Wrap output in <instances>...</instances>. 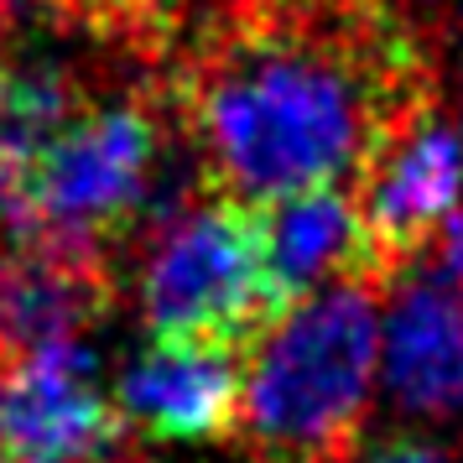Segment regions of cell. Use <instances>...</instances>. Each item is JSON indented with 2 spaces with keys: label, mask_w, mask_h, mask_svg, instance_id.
<instances>
[{
  "label": "cell",
  "mask_w": 463,
  "mask_h": 463,
  "mask_svg": "<svg viewBox=\"0 0 463 463\" xmlns=\"http://www.w3.org/2000/svg\"><path fill=\"white\" fill-rule=\"evenodd\" d=\"M198 136L213 177L250 203L334 188L370 162L375 84L338 47L271 37L234 47L198 94Z\"/></svg>",
  "instance_id": "obj_1"
},
{
  "label": "cell",
  "mask_w": 463,
  "mask_h": 463,
  "mask_svg": "<svg viewBox=\"0 0 463 463\" xmlns=\"http://www.w3.org/2000/svg\"><path fill=\"white\" fill-rule=\"evenodd\" d=\"M380 380V307L338 281L271 317L245 359L240 417L266 463H328L354 438Z\"/></svg>",
  "instance_id": "obj_2"
},
{
  "label": "cell",
  "mask_w": 463,
  "mask_h": 463,
  "mask_svg": "<svg viewBox=\"0 0 463 463\" xmlns=\"http://www.w3.org/2000/svg\"><path fill=\"white\" fill-rule=\"evenodd\" d=\"M156 188V126L130 105L79 109L32 167L0 230L89 266L105 240L136 224Z\"/></svg>",
  "instance_id": "obj_3"
},
{
  "label": "cell",
  "mask_w": 463,
  "mask_h": 463,
  "mask_svg": "<svg viewBox=\"0 0 463 463\" xmlns=\"http://www.w3.org/2000/svg\"><path fill=\"white\" fill-rule=\"evenodd\" d=\"M141 313L167 338L240 344L276 317L271 287L260 271L255 209L240 198H203L156 219L141 271Z\"/></svg>",
  "instance_id": "obj_4"
},
{
  "label": "cell",
  "mask_w": 463,
  "mask_h": 463,
  "mask_svg": "<svg viewBox=\"0 0 463 463\" xmlns=\"http://www.w3.org/2000/svg\"><path fill=\"white\" fill-rule=\"evenodd\" d=\"M0 417L5 463H105L120 432V411L84 338L26 349L0 385Z\"/></svg>",
  "instance_id": "obj_5"
},
{
  "label": "cell",
  "mask_w": 463,
  "mask_h": 463,
  "mask_svg": "<svg viewBox=\"0 0 463 463\" xmlns=\"http://www.w3.org/2000/svg\"><path fill=\"white\" fill-rule=\"evenodd\" d=\"M354 203L380 266L411 260L463 213V130L442 115H411L385 130L364 162Z\"/></svg>",
  "instance_id": "obj_6"
},
{
  "label": "cell",
  "mask_w": 463,
  "mask_h": 463,
  "mask_svg": "<svg viewBox=\"0 0 463 463\" xmlns=\"http://www.w3.org/2000/svg\"><path fill=\"white\" fill-rule=\"evenodd\" d=\"M240 385H245V364L234 344L156 334L120 370L115 411L162 442H203L234 421Z\"/></svg>",
  "instance_id": "obj_7"
},
{
  "label": "cell",
  "mask_w": 463,
  "mask_h": 463,
  "mask_svg": "<svg viewBox=\"0 0 463 463\" xmlns=\"http://www.w3.org/2000/svg\"><path fill=\"white\" fill-rule=\"evenodd\" d=\"M255 240H260V271H266L276 313L323 287L364 281L380 266L370 230L359 219V203L338 188H313L260 203Z\"/></svg>",
  "instance_id": "obj_8"
},
{
  "label": "cell",
  "mask_w": 463,
  "mask_h": 463,
  "mask_svg": "<svg viewBox=\"0 0 463 463\" xmlns=\"http://www.w3.org/2000/svg\"><path fill=\"white\" fill-rule=\"evenodd\" d=\"M380 380L401 411H463V307L438 271H411L380 313Z\"/></svg>",
  "instance_id": "obj_9"
},
{
  "label": "cell",
  "mask_w": 463,
  "mask_h": 463,
  "mask_svg": "<svg viewBox=\"0 0 463 463\" xmlns=\"http://www.w3.org/2000/svg\"><path fill=\"white\" fill-rule=\"evenodd\" d=\"M99 313V281L89 266L63 260L37 245H11L0 255V349H43L58 338H79Z\"/></svg>",
  "instance_id": "obj_10"
},
{
  "label": "cell",
  "mask_w": 463,
  "mask_h": 463,
  "mask_svg": "<svg viewBox=\"0 0 463 463\" xmlns=\"http://www.w3.org/2000/svg\"><path fill=\"white\" fill-rule=\"evenodd\" d=\"M79 115L73 84L52 63H0V224L16 209L32 167Z\"/></svg>",
  "instance_id": "obj_11"
},
{
  "label": "cell",
  "mask_w": 463,
  "mask_h": 463,
  "mask_svg": "<svg viewBox=\"0 0 463 463\" xmlns=\"http://www.w3.org/2000/svg\"><path fill=\"white\" fill-rule=\"evenodd\" d=\"M438 250H442L438 276L448 281V287H453V297H458V307H463V213L438 234Z\"/></svg>",
  "instance_id": "obj_12"
},
{
  "label": "cell",
  "mask_w": 463,
  "mask_h": 463,
  "mask_svg": "<svg viewBox=\"0 0 463 463\" xmlns=\"http://www.w3.org/2000/svg\"><path fill=\"white\" fill-rule=\"evenodd\" d=\"M370 463H442V453L417 438H396V442H380L370 453Z\"/></svg>",
  "instance_id": "obj_13"
},
{
  "label": "cell",
  "mask_w": 463,
  "mask_h": 463,
  "mask_svg": "<svg viewBox=\"0 0 463 463\" xmlns=\"http://www.w3.org/2000/svg\"><path fill=\"white\" fill-rule=\"evenodd\" d=\"M0 463H5V417H0Z\"/></svg>",
  "instance_id": "obj_14"
},
{
  "label": "cell",
  "mask_w": 463,
  "mask_h": 463,
  "mask_svg": "<svg viewBox=\"0 0 463 463\" xmlns=\"http://www.w3.org/2000/svg\"><path fill=\"white\" fill-rule=\"evenodd\" d=\"M126 5H151V0H126Z\"/></svg>",
  "instance_id": "obj_15"
}]
</instances>
